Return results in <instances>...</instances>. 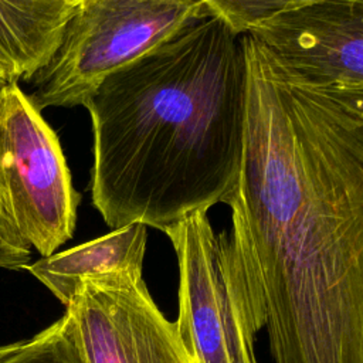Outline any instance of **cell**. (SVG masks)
Wrapping results in <instances>:
<instances>
[{
    "mask_svg": "<svg viewBox=\"0 0 363 363\" xmlns=\"http://www.w3.org/2000/svg\"><path fill=\"white\" fill-rule=\"evenodd\" d=\"M94 133L92 203L111 230L166 231L237 196L247 57L214 13L108 75L84 105Z\"/></svg>",
    "mask_w": 363,
    "mask_h": 363,
    "instance_id": "6da1fadb",
    "label": "cell"
},
{
    "mask_svg": "<svg viewBox=\"0 0 363 363\" xmlns=\"http://www.w3.org/2000/svg\"><path fill=\"white\" fill-rule=\"evenodd\" d=\"M208 13L204 0H79L30 98L40 111L84 106L108 75Z\"/></svg>",
    "mask_w": 363,
    "mask_h": 363,
    "instance_id": "7a4b0ae2",
    "label": "cell"
},
{
    "mask_svg": "<svg viewBox=\"0 0 363 363\" xmlns=\"http://www.w3.org/2000/svg\"><path fill=\"white\" fill-rule=\"evenodd\" d=\"M81 201L60 139L18 82L0 86V206L41 257L74 234Z\"/></svg>",
    "mask_w": 363,
    "mask_h": 363,
    "instance_id": "3957f363",
    "label": "cell"
},
{
    "mask_svg": "<svg viewBox=\"0 0 363 363\" xmlns=\"http://www.w3.org/2000/svg\"><path fill=\"white\" fill-rule=\"evenodd\" d=\"M179 265L180 339L199 363H258L259 332L231 252L228 234L216 233L207 211L169 227Z\"/></svg>",
    "mask_w": 363,
    "mask_h": 363,
    "instance_id": "277c9868",
    "label": "cell"
},
{
    "mask_svg": "<svg viewBox=\"0 0 363 363\" xmlns=\"http://www.w3.org/2000/svg\"><path fill=\"white\" fill-rule=\"evenodd\" d=\"M85 363H191L176 322L153 301L142 272L82 282L67 306Z\"/></svg>",
    "mask_w": 363,
    "mask_h": 363,
    "instance_id": "5b68a950",
    "label": "cell"
},
{
    "mask_svg": "<svg viewBox=\"0 0 363 363\" xmlns=\"http://www.w3.org/2000/svg\"><path fill=\"white\" fill-rule=\"evenodd\" d=\"M248 35L311 88L363 86V0H316L275 16Z\"/></svg>",
    "mask_w": 363,
    "mask_h": 363,
    "instance_id": "8992f818",
    "label": "cell"
},
{
    "mask_svg": "<svg viewBox=\"0 0 363 363\" xmlns=\"http://www.w3.org/2000/svg\"><path fill=\"white\" fill-rule=\"evenodd\" d=\"M146 242L147 227L132 223L91 241L41 257L24 268L67 308L82 282L88 279L142 272Z\"/></svg>",
    "mask_w": 363,
    "mask_h": 363,
    "instance_id": "52a82bcc",
    "label": "cell"
},
{
    "mask_svg": "<svg viewBox=\"0 0 363 363\" xmlns=\"http://www.w3.org/2000/svg\"><path fill=\"white\" fill-rule=\"evenodd\" d=\"M77 3L0 0V61L10 82L30 81L55 52Z\"/></svg>",
    "mask_w": 363,
    "mask_h": 363,
    "instance_id": "ba28073f",
    "label": "cell"
},
{
    "mask_svg": "<svg viewBox=\"0 0 363 363\" xmlns=\"http://www.w3.org/2000/svg\"><path fill=\"white\" fill-rule=\"evenodd\" d=\"M0 363H85L71 313L27 340L0 346Z\"/></svg>",
    "mask_w": 363,
    "mask_h": 363,
    "instance_id": "9c48e42d",
    "label": "cell"
},
{
    "mask_svg": "<svg viewBox=\"0 0 363 363\" xmlns=\"http://www.w3.org/2000/svg\"><path fill=\"white\" fill-rule=\"evenodd\" d=\"M211 13L237 35H245L262 23L316 0H204Z\"/></svg>",
    "mask_w": 363,
    "mask_h": 363,
    "instance_id": "30bf717a",
    "label": "cell"
},
{
    "mask_svg": "<svg viewBox=\"0 0 363 363\" xmlns=\"http://www.w3.org/2000/svg\"><path fill=\"white\" fill-rule=\"evenodd\" d=\"M31 258V247L0 206V268L21 269Z\"/></svg>",
    "mask_w": 363,
    "mask_h": 363,
    "instance_id": "8fae6325",
    "label": "cell"
},
{
    "mask_svg": "<svg viewBox=\"0 0 363 363\" xmlns=\"http://www.w3.org/2000/svg\"><path fill=\"white\" fill-rule=\"evenodd\" d=\"M335 98L337 102L345 105L347 109L354 112L363 119V86L359 88H332L319 89Z\"/></svg>",
    "mask_w": 363,
    "mask_h": 363,
    "instance_id": "7c38bea8",
    "label": "cell"
},
{
    "mask_svg": "<svg viewBox=\"0 0 363 363\" xmlns=\"http://www.w3.org/2000/svg\"><path fill=\"white\" fill-rule=\"evenodd\" d=\"M7 82H10L9 77H7V72H6V69H4V67H3V64L0 61V86L7 84Z\"/></svg>",
    "mask_w": 363,
    "mask_h": 363,
    "instance_id": "4fadbf2b",
    "label": "cell"
},
{
    "mask_svg": "<svg viewBox=\"0 0 363 363\" xmlns=\"http://www.w3.org/2000/svg\"><path fill=\"white\" fill-rule=\"evenodd\" d=\"M191 363H199V362H196V360H194V359H193V360H191Z\"/></svg>",
    "mask_w": 363,
    "mask_h": 363,
    "instance_id": "5bb4252c",
    "label": "cell"
},
{
    "mask_svg": "<svg viewBox=\"0 0 363 363\" xmlns=\"http://www.w3.org/2000/svg\"><path fill=\"white\" fill-rule=\"evenodd\" d=\"M72 1H74V3H78V1H79V0H72Z\"/></svg>",
    "mask_w": 363,
    "mask_h": 363,
    "instance_id": "9a60e30c",
    "label": "cell"
}]
</instances>
